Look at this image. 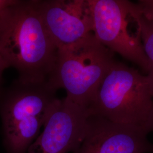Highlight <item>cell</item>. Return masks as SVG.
<instances>
[{"instance_id":"obj_1","label":"cell","mask_w":153,"mask_h":153,"mask_svg":"<svg viewBox=\"0 0 153 153\" xmlns=\"http://www.w3.org/2000/svg\"><path fill=\"white\" fill-rule=\"evenodd\" d=\"M58 48L50 36L33 0H15L0 15V55L14 68L20 81L48 82Z\"/></svg>"},{"instance_id":"obj_2","label":"cell","mask_w":153,"mask_h":153,"mask_svg":"<svg viewBox=\"0 0 153 153\" xmlns=\"http://www.w3.org/2000/svg\"><path fill=\"white\" fill-rule=\"evenodd\" d=\"M48 82L16 79L0 94V117L7 153H27L50 116L60 103Z\"/></svg>"},{"instance_id":"obj_3","label":"cell","mask_w":153,"mask_h":153,"mask_svg":"<svg viewBox=\"0 0 153 153\" xmlns=\"http://www.w3.org/2000/svg\"><path fill=\"white\" fill-rule=\"evenodd\" d=\"M115 61L114 53L93 33L58 49L55 69L48 82L57 90L65 89L67 100L88 111L100 83Z\"/></svg>"},{"instance_id":"obj_4","label":"cell","mask_w":153,"mask_h":153,"mask_svg":"<svg viewBox=\"0 0 153 153\" xmlns=\"http://www.w3.org/2000/svg\"><path fill=\"white\" fill-rule=\"evenodd\" d=\"M153 105L147 75L115 61L100 83L88 112L115 123L146 128Z\"/></svg>"},{"instance_id":"obj_5","label":"cell","mask_w":153,"mask_h":153,"mask_svg":"<svg viewBox=\"0 0 153 153\" xmlns=\"http://www.w3.org/2000/svg\"><path fill=\"white\" fill-rule=\"evenodd\" d=\"M93 33L113 53L138 66L147 74L149 62L143 49L137 3L126 0H88Z\"/></svg>"},{"instance_id":"obj_6","label":"cell","mask_w":153,"mask_h":153,"mask_svg":"<svg viewBox=\"0 0 153 153\" xmlns=\"http://www.w3.org/2000/svg\"><path fill=\"white\" fill-rule=\"evenodd\" d=\"M143 126L121 124L99 116L88 117L85 136L74 153H153Z\"/></svg>"},{"instance_id":"obj_7","label":"cell","mask_w":153,"mask_h":153,"mask_svg":"<svg viewBox=\"0 0 153 153\" xmlns=\"http://www.w3.org/2000/svg\"><path fill=\"white\" fill-rule=\"evenodd\" d=\"M33 2L58 49L93 33L88 0H33Z\"/></svg>"},{"instance_id":"obj_8","label":"cell","mask_w":153,"mask_h":153,"mask_svg":"<svg viewBox=\"0 0 153 153\" xmlns=\"http://www.w3.org/2000/svg\"><path fill=\"white\" fill-rule=\"evenodd\" d=\"M89 116L87 109L72 103L65 98L61 100L27 153L74 152L85 136Z\"/></svg>"},{"instance_id":"obj_9","label":"cell","mask_w":153,"mask_h":153,"mask_svg":"<svg viewBox=\"0 0 153 153\" xmlns=\"http://www.w3.org/2000/svg\"><path fill=\"white\" fill-rule=\"evenodd\" d=\"M139 10L142 44L149 62V71L146 75L150 82L153 96V21L144 16L140 9Z\"/></svg>"},{"instance_id":"obj_10","label":"cell","mask_w":153,"mask_h":153,"mask_svg":"<svg viewBox=\"0 0 153 153\" xmlns=\"http://www.w3.org/2000/svg\"><path fill=\"white\" fill-rule=\"evenodd\" d=\"M142 14L153 21V0H141L137 3Z\"/></svg>"},{"instance_id":"obj_11","label":"cell","mask_w":153,"mask_h":153,"mask_svg":"<svg viewBox=\"0 0 153 153\" xmlns=\"http://www.w3.org/2000/svg\"><path fill=\"white\" fill-rule=\"evenodd\" d=\"M8 68H9L8 64H7V62H6L5 60L2 58L1 55H0V94H1V93H2V91L4 89L2 88L3 73L5 71V70Z\"/></svg>"},{"instance_id":"obj_12","label":"cell","mask_w":153,"mask_h":153,"mask_svg":"<svg viewBox=\"0 0 153 153\" xmlns=\"http://www.w3.org/2000/svg\"><path fill=\"white\" fill-rule=\"evenodd\" d=\"M14 1L15 0H0V15L6 8L11 5Z\"/></svg>"},{"instance_id":"obj_13","label":"cell","mask_w":153,"mask_h":153,"mask_svg":"<svg viewBox=\"0 0 153 153\" xmlns=\"http://www.w3.org/2000/svg\"><path fill=\"white\" fill-rule=\"evenodd\" d=\"M146 126L149 132L153 131V105L149 115Z\"/></svg>"}]
</instances>
